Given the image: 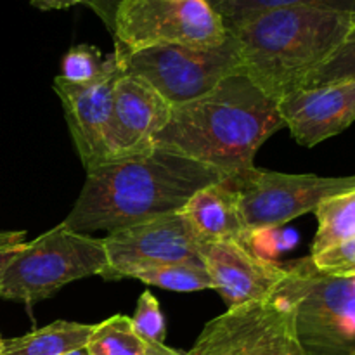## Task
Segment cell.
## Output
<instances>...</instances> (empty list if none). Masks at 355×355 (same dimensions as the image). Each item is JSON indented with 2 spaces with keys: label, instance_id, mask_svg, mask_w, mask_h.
<instances>
[{
  "label": "cell",
  "instance_id": "cell-13",
  "mask_svg": "<svg viewBox=\"0 0 355 355\" xmlns=\"http://www.w3.org/2000/svg\"><path fill=\"white\" fill-rule=\"evenodd\" d=\"M277 106L291 137L314 148L355 121V78L297 89L281 97Z\"/></svg>",
  "mask_w": 355,
  "mask_h": 355
},
{
  "label": "cell",
  "instance_id": "cell-23",
  "mask_svg": "<svg viewBox=\"0 0 355 355\" xmlns=\"http://www.w3.org/2000/svg\"><path fill=\"white\" fill-rule=\"evenodd\" d=\"M134 331L149 345H163L166 336L165 318L151 291H144L137 300L135 314L130 318Z\"/></svg>",
  "mask_w": 355,
  "mask_h": 355
},
{
  "label": "cell",
  "instance_id": "cell-29",
  "mask_svg": "<svg viewBox=\"0 0 355 355\" xmlns=\"http://www.w3.org/2000/svg\"><path fill=\"white\" fill-rule=\"evenodd\" d=\"M19 248H21V246H19ZM19 248H12V250H7V252H0V272H2L3 266H6V263L9 262L10 259H12L14 253H16Z\"/></svg>",
  "mask_w": 355,
  "mask_h": 355
},
{
  "label": "cell",
  "instance_id": "cell-3",
  "mask_svg": "<svg viewBox=\"0 0 355 355\" xmlns=\"http://www.w3.org/2000/svg\"><path fill=\"white\" fill-rule=\"evenodd\" d=\"M350 16L312 7H279L227 24L241 73L279 101L300 89L354 28Z\"/></svg>",
  "mask_w": 355,
  "mask_h": 355
},
{
  "label": "cell",
  "instance_id": "cell-28",
  "mask_svg": "<svg viewBox=\"0 0 355 355\" xmlns=\"http://www.w3.org/2000/svg\"><path fill=\"white\" fill-rule=\"evenodd\" d=\"M149 349H151V355H184L182 352H177V350L166 347L165 343L163 345H149Z\"/></svg>",
  "mask_w": 355,
  "mask_h": 355
},
{
  "label": "cell",
  "instance_id": "cell-4",
  "mask_svg": "<svg viewBox=\"0 0 355 355\" xmlns=\"http://www.w3.org/2000/svg\"><path fill=\"white\" fill-rule=\"evenodd\" d=\"M110 267L103 239L59 224L24 243L0 272V298L33 305L73 281L104 276Z\"/></svg>",
  "mask_w": 355,
  "mask_h": 355
},
{
  "label": "cell",
  "instance_id": "cell-6",
  "mask_svg": "<svg viewBox=\"0 0 355 355\" xmlns=\"http://www.w3.org/2000/svg\"><path fill=\"white\" fill-rule=\"evenodd\" d=\"M113 38L116 49L135 52L158 45L214 49L229 33L208 0H121Z\"/></svg>",
  "mask_w": 355,
  "mask_h": 355
},
{
  "label": "cell",
  "instance_id": "cell-20",
  "mask_svg": "<svg viewBox=\"0 0 355 355\" xmlns=\"http://www.w3.org/2000/svg\"><path fill=\"white\" fill-rule=\"evenodd\" d=\"M224 19L225 26L263 12V10L279 9V7H312V9L329 10L350 16L355 21V0H208Z\"/></svg>",
  "mask_w": 355,
  "mask_h": 355
},
{
  "label": "cell",
  "instance_id": "cell-25",
  "mask_svg": "<svg viewBox=\"0 0 355 355\" xmlns=\"http://www.w3.org/2000/svg\"><path fill=\"white\" fill-rule=\"evenodd\" d=\"M121 0H90L89 9H92L97 14L104 26L107 28L111 35L114 30V17H116V10L120 7Z\"/></svg>",
  "mask_w": 355,
  "mask_h": 355
},
{
  "label": "cell",
  "instance_id": "cell-21",
  "mask_svg": "<svg viewBox=\"0 0 355 355\" xmlns=\"http://www.w3.org/2000/svg\"><path fill=\"white\" fill-rule=\"evenodd\" d=\"M120 66L116 52L103 55L96 45L80 44L69 49L61 62V78L69 83H90Z\"/></svg>",
  "mask_w": 355,
  "mask_h": 355
},
{
  "label": "cell",
  "instance_id": "cell-7",
  "mask_svg": "<svg viewBox=\"0 0 355 355\" xmlns=\"http://www.w3.org/2000/svg\"><path fill=\"white\" fill-rule=\"evenodd\" d=\"M227 180L236 193L239 215L253 236L315 211L329 198L355 191V175H295L257 166Z\"/></svg>",
  "mask_w": 355,
  "mask_h": 355
},
{
  "label": "cell",
  "instance_id": "cell-18",
  "mask_svg": "<svg viewBox=\"0 0 355 355\" xmlns=\"http://www.w3.org/2000/svg\"><path fill=\"white\" fill-rule=\"evenodd\" d=\"M314 214L318 231L311 255H318L355 236V191L322 201Z\"/></svg>",
  "mask_w": 355,
  "mask_h": 355
},
{
  "label": "cell",
  "instance_id": "cell-31",
  "mask_svg": "<svg viewBox=\"0 0 355 355\" xmlns=\"http://www.w3.org/2000/svg\"><path fill=\"white\" fill-rule=\"evenodd\" d=\"M2 345H3V340L0 338V350H2Z\"/></svg>",
  "mask_w": 355,
  "mask_h": 355
},
{
  "label": "cell",
  "instance_id": "cell-9",
  "mask_svg": "<svg viewBox=\"0 0 355 355\" xmlns=\"http://www.w3.org/2000/svg\"><path fill=\"white\" fill-rule=\"evenodd\" d=\"M127 71L151 83L172 106L189 103L210 92L227 76L241 73L238 49L229 38L214 49L158 45L135 52L114 47Z\"/></svg>",
  "mask_w": 355,
  "mask_h": 355
},
{
  "label": "cell",
  "instance_id": "cell-8",
  "mask_svg": "<svg viewBox=\"0 0 355 355\" xmlns=\"http://www.w3.org/2000/svg\"><path fill=\"white\" fill-rule=\"evenodd\" d=\"M184 355H307L295 333L293 300L284 281L266 300L211 319Z\"/></svg>",
  "mask_w": 355,
  "mask_h": 355
},
{
  "label": "cell",
  "instance_id": "cell-2",
  "mask_svg": "<svg viewBox=\"0 0 355 355\" xmlns=\"http://www.w3.org/2000/svg\"><path fill=\"white\" fill-rule=\"evenodd\" d=\"M283 127L277 101L236 73L205 96L172 106L168 123L156 134L153 148L232 177L253 168L257 151Z\"/></svg>",
  "mask_w": 355,
  "mask_h": 355
},
{
  "label": "cell",
  "instance_id": "cell-1",
  "mask_svg": "<svg viewBox=\"0 0 355 355\" xmlns=\"http://www.w3.org/2000/svg\"><path fill=\"white\" fill-rule=\"evenodd\" d=\"M227 175L186 156L153 148L87 172L75 207L62 224L80 234L118 229L179 214L200 189Z\"/></svg>",
  "mask_w": 355,
  "mask_h": 355
},
{
  "label": "cell",
  "instance_id": "cell-26",
  "mask_svg": "<svg viewBox=\"0 0 355 355\" xmlns=\"http://www.w3.org/2000/svg\"><path fill=\"white\" fill-rule=\"evenodd\" d=\"M30 3L38 10H64L80 3L89 7L90 0H30Z\"/></svg>",
  "mask_w": 355,
  "mask_h": 355
},
{
  "label": "cell",
  "instance_id": "cell-12",
  "mask_svg": "<svg viewBox=\"0 0 355 355\" xmlns=\"http://www.w3.org/2000/svg\"><path fill=\"white\" fill-rule=\"evenodd\" d=\"M201 260L227 309L257 304L277 291L286 269L263 259L248 245L232 239L201 241Z\"/></svg>",
  "mask_w": 355,
  "mask_h": 355
},
{
  "label": "cell",
  "instance_id": "cell-11",
  "mask_svg": "<svg viewBox=\"0 0 355 355\" xmlns=\"http://www.w3.org/2000/svg\"><path fill=\"white\" fill-rule=\"evenodd\" d=\"M170 113L172 104L151 83L121 66L114 82L113 106L104 135L106 162L153 149V141L168 123Z\"/></svg>",
  "mask_w": 355,
  "mask_h": 355
},
{
  "label": "cell",
  "instance_id": "cell-14",
  "mask_svg": "<svg viewBox=\"0 0 355 355\" xmlns=\"http://www.w3.org/2000/svg\"><path fill=\"white\" fill-rule=\"evenodd\" d=\"M121 71V62L114 71L90 83H69L61 76L54 80L55 94L64 107V116L75 142L76 153L85 170L106 163V127L113 106L114 82Z\"/></svg>",
  "mask_w": 355,
  "mask_h": 355
},
{
  "label": "cell",
  "instance_id": "cell-15",
  "mask_svg": "<svg viewBox=\"0 0 355 355\" xmlns=\"http://www.w3.org/2000/svg\"><path fill=\"white\" fill-rule=\"evenodd\" d=\"M182 214L201 241L232 239L252 246L253 234L246 229L239 215L236 193L227 179L198 191L187 201Z\"/></svg>",
  "mask_w": 355,
  "mask_h": 355
},
{
  "label": "cell",
  "instance_id": "cell-19",
  "mask_svg": "<svg viewBox=\"0 0 355 355\" xmlns=\"http://www.w3.org/2000/svg\"><path fill=\"white\" fill-rule=\"evenodd\" d=\"M85 347L89 355H151L149 343L134 331L130 318L121 314L94 326Z\"/></svg>",
  "mask_w": 355,
  "mask_h": 355
},
{
  "label": "cell",
  "instance_id": "cell-30",
  "mask_svg": "<svg viewBox=\"0 0 355 355\" xmlns=\"http://www.w3.org/2000/svg\"><path fill=\"white\" fill-rule=\"evenodd\" d=\"M64 355H89V352H87V347H82V349L71 350V352H68V354H64Z\"/></svg>",
  "mask_w": 355,
  "mask_h": 355
},
{
  "label": "cell",
  "instance_id": "cell-5",
  "mask_svg": "<svg viewBox=\"0 0 355 355\" xmlns=\"http://www.w3.org/2000/svg\"><path fill=\"white\" fill-rule=\"evenodd\" d=\"M295 333L307 355H355V274L319 270L311 257L286 269Z\"/></svg>",
  "mask_w": 355,
  "mask_h": 355
},
{
  "label": "cell",
  "instance_id": "cell-10",
  "mask_svg": "<svg viewBox=\"0 0 355 355\" xmlns=\"http://www.w3.org/2000/svg\"><path fill=\"white\" fill-rule=\"evenodd\" d=\"M111 272L130 266L149 263H196L203 266L200 253L201 239L182 211L163 215L118 229L103 238Z\"/></svg>",
  "mask_w": 355,
  "mask_h": 355
},
{
  "label": "cell",
  "instance_id": "cell-16",
  "mask_svg": "<svg viewBox=\"0 0 355 355\" xmlns=\"http://www.w3.org/2000/svg\"><path fill=\"white\" fill-rule=\"evenodd\" d=\"M94 326L55 321L24 336L6 340L0 355H64L85 347Z\"/></svg>",
  "mask_w": 355,
  "mask_h": 355
},
{
  "label": "cell",
  "instance_id": "cell-27",
  "mask_svg": "<svg viewBox=\"0 0 355 355\" xmlns=\"http://www.w3.org/2000/svg\"><path fill=\"white\" fill-rule=\"evenodd\" d=\"M24 231H0V252L19 248L24 243Z\"/></svg>",
  "mask_w": 355,
  "mask_h": 355
},
{
  "label": "cell",
  "instance_id": "cell-24",
  "mask_svg": "<svg viewBox=\"0 0 355 355\" xmlns=\"http://www.w3.org/2000/svg\"><path fill=\"white\" fill-rule=\"evenodd\" d=\"M319 270L328 274H355V236L318 253L309 255Z\"/></svg>",
  "mask_w": 355,
  "mask_h": 355
},
{
  "label": "cell",
  "instance_id": "cell-22",
  "mask_svg": "<svg viewBox=\"0 0 355 355\" xmlns=\"http://www.w3.org/2000/svg\"><path fill=\"white\" fill-rule=\"evenodd\" d=\"M349 78H355V24L345 40L342 42V45L333 52L331 58L322 62L315 71H312L302 83L300 89Z\"/></svg>",
  "mask_w": 355,
  "mask_h": 355
},
{
  "label": "cell",
  "instance_id": "cell-17",
  "mask_svg": "<svg viewBox=\"0 0 355 355\" xmlns=\"http://www.w3.org/2000/svg\"><path fill=\"white\" fill-rule=\"evenodd\" d=\"M132 277L149 286L163 290L191 293V291L214 290L210 276L205 266L196 263H149V266H130L110 274L107 279H123Z\"/></svg>",
  "mask_w": 355,
  "mask_h": 355
}]
</instances>
